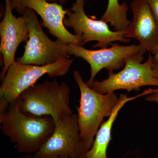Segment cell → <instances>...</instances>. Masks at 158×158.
<instances>
[{
	"instance_id": "6da1fadb",
	"label": "cell",
	"mask_w": 158,
	"mask_h": 158,
	"mask_svg": "<svg viewBox=\"0 0 158 158\" xmlns=\"http://www.w3.org/2000/svg\"><path fill=\"white\" fill-rule=\"evenodd\" d=\"M1 128L15 144L20 154H31L38 151L52 135L56 124L50 116H36L23 113L17 104H10L0 113Z\"/></svg>"
},
{
	"instance_id": "7a4b0ae2",
	"label": "cell",
	"mask_w": 158,
	"mask_h": 158,
	"mask_svg": "<svg viewBox=\"0 0 158 158\" xmlns=\"http://www.w3.org/2000/svg\"><path fill=\"white\" fill-rule=\"evenodd\" d=\"M70 88L56 79L34 85L21 94L15 102L20 111L36 116H50L57 123L73 113L69 107Z\"/></svg>"
},
{
	"instance_id": "3957f363",
	"label": "cell",
	"mask_w": 158,
	"mask_h": 158,
	"mask_svg": "<svg viewBox=\"0 0 158 158\" xmlns=\"http://www.w3.org/2000/svg\"><path fill=\"white\" fill-rule=\"evenodd\" d=\"M73 76L81 93L80 105L76 108L79 130L88 151L104 118L110 117L119 98L114 92L102 94L93 90L84 81L78 70L73 72Z\"/></svg>"
},
{
	"instance_id": "277c9868",
	"label": "cell",
	"mask_w": 158,
	"mask_h": 158,
	"mask_svg": "<svg viewBox=\"0 0 158 158\" xmlns=\"http://www.w3.org/2000/svg\"><path fill=\"white\" fill-rule=\"evenodd\" d=\"M73 62V59L65 58L53 64L40 66L15 62L9 67L2 81L0 97L4 98L10 104L14 103L21 94L35 85L44 75H48L50 78L65 75Z\"/></svg>"
},
{
	"instance_id": "5b68a950",
	"label": "cell",
	"mask_w": 158,
	"mask_h": 158,
	"mask_svg": "<svg viewBox=\"0 0 158 158\" xmlns=\"http://www.w3.org/2000/svg\"><path fill=\"white\" fill-rule=\"evenodd\" d=\"M140 53L128 58L123 69L117 73H109V77L102 81L87 83L90 88L102 94L114 92L118 90L138 91L143 86L158 87V79L153 74L152 54L149 53L147 61L144 63L143 55Z\"/></svg>"
},
{
	"instance_id": "8992f818",
	"label": "cell",
	"mask_w": 158,
	"mask_h": 158,
	"mask_svg": "<svg viewBox=\"0 0 158 158\" xmlns=\"http://www.w3.org/2000/svg\"><path fill=\"white\" fill-rule=\"evenodd\" d=\"M25 15L29 27V39L25 46V52L16 62L23 64L43 66L53 64L69 58L66 51L67 44L57 39L52 41L44 33L37 13L26 8L21 15Z\"/></svg>"
},
{
	"instance_id": "52a82bcc",
	"label": "cell",
	"mask_w": 158,
	"mask_h": 158,
	"mask_svg": "<svg viewBox=\"0 0 158 158\" xmlns=\"http://www.w3.org/2000/svg\"><path fill=\"white\" fill-rule=\"evenodd\" d=\"M87 152L80 134L77 114L73 113L56 123L52 135L33 155L36 158H86Z\"/></svg>"
},
{
	"instance_id": "ba28073f",
	"label": "cell",
	"mask_w": 158,
	"mask_h": 158,
	"mask_svg": "<svg viewBox=\"0 0 158 158\" xmlns=\"http://www.w3.org/2000/svg\"><path fill=\"white\" fill-rule=\"evenodd\" d=\"M85 0H76L72 7L67 10V17L64 20L65 27L72 28L76 35L82 37V45L95 41L93 48H106L112 45V42L119 41L128 43L131 40L124 37V31H113L109 28L107 23L101 19L90 18L85 14Z\"/></svg>"
},
{
	"instance_id": "9c48e42d",
	"label": "cell",
	"mask_w": 158,
	"mask_h": 158,
	"mask_svg": "<svg viewBox=\"0 0 158 158\" xmlns=\"http://www.w3.org/2000/svg\"><path fill=\"white\" fill-rule=\"evenodd\" d=\"M66 51L69 56L73 55L82 58L90 65V76L87 83L94 81L97 75L103 69L108 71V73L113 72L125 66L128 58L140 53L144 54L139 45L123 46L118 43L112 44L110 48L97 50H90L83 46L69 44Z\"/></svg>"
},
{
	"instance_id": "30bf717a",
	"label": "cell",
	"mask_w": 158,
	"mask_h": 158,
	"mask_svg": "<svg viewBox=\"0 0 158 158\" xmlns=\"http://www.w3.org/2000/svg\"><path fill=\"white\" fill-rule=\"evenodd\" d=\"M10 4L12 10L20 15L26 8L33 9L41 18L50 33L64 44L83 46L81 37L72 34L65 28L64 20L67 10L58 3L46 0H10Z\"/></svg>"
},
{
	"instance_id": "8fae6325",
	"label": "cell",
	"mask_w": 158,
	"mask_h": 158,
	"mask_svg": "<svg viewBox=\"0 0 158 158\" xmlns=\"http://www.w3.org/2000/svg\"><path fill=\"white\" fill-rule=\"evenodd\" d=\"M6 8L4 18L0 23L1 37L0 51L3 57V65L0 73L1 81L10 66L16 62L15 56L20 44L29 39L27 19L24 15L16 17L12 14L10 0H5Z\"/></svg>"
},
{
	"instance_id": "7c38bea8",
	"label": "cell",
	"mask_w": 158,
	"mask_h": 158,
	"mask_svg": "<svg viewBox=\"0 0 158 158\" xmlns=\"http://www.w3.org/2000/svg\"><path fill=\"white\" fill-rule=\"evenodd\" d=\"M133 20L124 31V37L139 41L142 52L153 55L158 48V24L146 0H134L131 5Z\"/></svg>"
},
{
	"instance_id": "4fadbf2b",
	"label": "cell",
	"mask_w": 158,
	"mask_h": 158,
	"mask_svg": "<svg viewBox=\"0 0 158 158\" xmlns=\"http://www.w3.org/2000/svg\"><path fill=\"white\" fill-rule=\"evenodd\" d=\"M144 95V92L134 97L128 98L127 94H121L118 103L107 120L103 122L97 133L92 147L88 151L86 158H108L107 150L112 140V129L118 113L125 104L138 97Z\"/></svg>"
},
{
	"instance_id": "5bb4252c",
	"label": "cell",
	"mask_w": 158,
	"mask_h": 158,
	"mask_svg": "<svg viewBox=\"0 0 158 158\" xmlns=\"http://www.w3.org/2000/svg\"><path fill=\"white\" fill-rule=\"evenodd\" d=\"M128 9L126 3L120 4L118 0H109L107 8L101 19L110 23L115 31H125L131 23L127 17Z\"/></svg>"
},
{
	"instance_id": "9a60e30c",
	"label": "cell",
	"mask_w": 158,
	"mask_h": 158,
	"mask_svg": "<svg viewBox=\"0 0 158 158\" xmlns=\"http://www.w3.org/2000/svg\"><path fill=\"white\" fill-rule=\"evenodd\" d=\"M154 17L158 24V0H146Z\"/></svg>"
},
{
	"instance_id": "2e32d148",
	"label": "cell",
	"mask_w": 158,
	"mask_h": 158,
	"mask_svg": "<svg viewBox=\"0 0 158 158\" xmlns=\"http://www.w3.org/2000/svg\"><path fill=\"white\" fill-rule=\"evenodd\" d=\"M153 74L156 78L158 79V48L153 55H152Z\"/></svg>"
},
{
	"instance_id": "e0dca14e",
	"label": "cell",
	"mask_w": 158,
	"mask_h": 158,
	"mask_svg": "<svg viewBox=\"0 0 158 158\" xmlns=\"http://www.w3.org/2000/svg\"><path fill=\"white\" fill-rule=\"evenodd\" d=\"M148 90L149 94L146 97L145 100L158 103V88L157 89H149Z\"/></svg>"
},
{
	"instance_id": "ac0fdd59",
	"label": "cell",
	"mask_w": 158,
	"mask_h": 158,
	"mask_svg": "<svg viewBox=\"0 0 158 158\" xmlns=\"http://www.w3.org/2000/svg\"><path fill=\"white\" fill-rule=\"evenodd\" d=\"M50 3H58L59 5L62 6L68 0H46Z\"/></svg>"
},
{
	"instance_id": "d6986e66",
	"label": "cell",
	"mask_w": 158,
	"mask_h": 158,
	"mask_svg": "<svg viewBox=\"0 0 158 158\" xmlns=\"http://www.w3.org/2000/svg\"><path fill=\"white\" fill-rule=\"evenodd\" d=\"M20 158H36L34 156L31 154H27L26 155L23 156L21 157ZM61 158H69L66 157H63Z\"/></svg>"
},
{
	"instance_id": "ffe728a7",
	"label": "cell",
	"mask_w": 158,
	"mask_h": 158,
	"mask_svg": "<svg viewBox=\"0 0 158 158\" xmlns=\"http://www.w3.org/2000/svg\"></svg>"
}]
</instances>
